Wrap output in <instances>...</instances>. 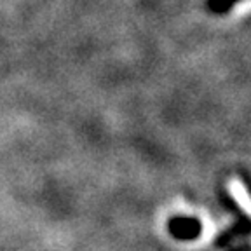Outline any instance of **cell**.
<instances>
[{
  "instance_id": "obj_2",
  "label": "cell",
  "mask_w": 251,
  "mask_h": 251,
  "mask_svg": "<svg viewBox=\"0 0 251 251\" xmlns=\"http://www.w3.org/2000/svg\"><path fill=\"white\" fill-rule=\"evenodd\" d=\"M241 0H206V7L215 14H225Z\"/></svg>"
},
{
  "instance_id": "obj_1",
  "label": "cell",
  "mask_w": 251,
  "mask_h": 251,
  "mask_svg": "<svg viewBox=\"0 0 251 251\" xmlns=\"http://www.w3.org/2000/svg\"><path fill=\"white\" fill-rule=\"evenodd\" d=\"M169 232L176 239H194L201 234V222L196 218L176 216L169 222Z\"/></svg>"
}]
</instances>
